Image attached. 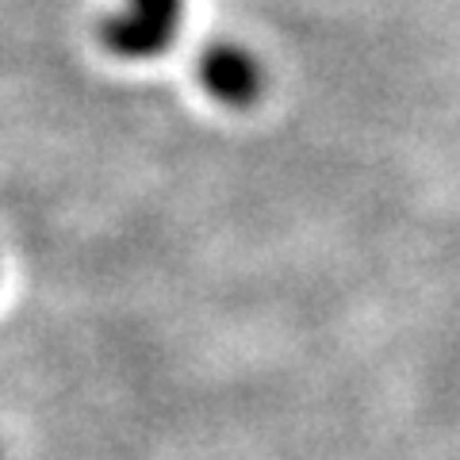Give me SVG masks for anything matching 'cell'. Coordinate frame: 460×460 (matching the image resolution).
Here are the masks:
<instances>
[{"label": "cell", "mask_w": 460, "mask_h": 460, "mask_svg": "<svg viewBox=\"0 0 460 460\" xmlns=\"http://www.w3.org/2000/svg\"><path fill=\"white\" fill-rule=\"evenodd\" d=\"M181 23V0H131L100 27V39L115 58L138 62V58L162 54Z\"/></svg>", "instance_id": "1"}, {"label": "cell", "mask_w": 460, "mask_h": 460, "mask_svg": "<svg viewBox=\"0 0 460 460\" xmlns=\"http://www.w3.org/2000/svg\"><path fill=\"white\" fill-rule=\"evenodd\" d=\"M199 81L226 108H250L261 100V89H265L261 66L246 50L226 47V42L204 50V58H199Z\"/></svg>", "instance_id": "2"}]
</instances>
